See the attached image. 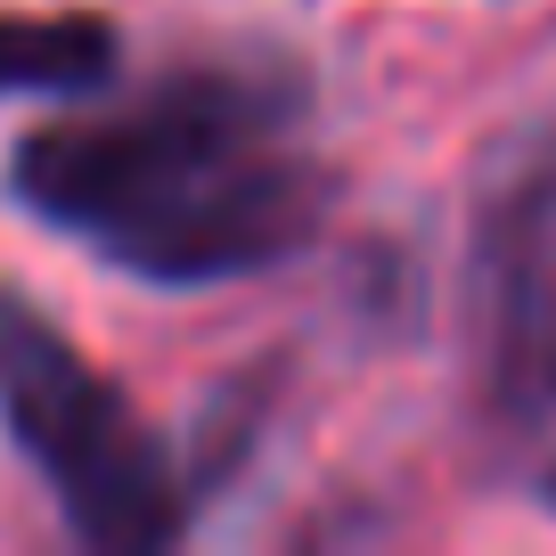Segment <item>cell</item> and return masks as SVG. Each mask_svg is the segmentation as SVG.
<instances>
[{
    "label": "cell",
    "instance_id": "obj_1",
    "mask_svg": "<svg viewBox=\"0 0 556 556\" xmlns=\"http://www.w3.org/2000/svg\"><path fill=\"white\" fill-rule=\"evenodd\" d=\"M9 197L139 287H229L328 229L336 164L312 148V90L278 58H197L131 99L74 106L9 148Z\"/></svg>",
    "mask_w": 556,
    "mask_h": 556
},
{
    "label": "cell",
    "instance_id": "obj_2",
    "mask_svg": "<svg viewBox=\"0 0 556 556\" xmlns=\"http://www.w3.org/2000/svg\"><path fill=\"white\" fill-rule=\"evenodd\" d=\"M0 434L99 556H156L189 532V475L115 377L0 278Z\"/></svg>",
    "mask_w": 556,
    "mask_h": 556
},
{
    "label": "cell",
    "instance_id": "obj_3",
    "mask_svg": "<svg viewBox=\"0 0 556 556\" xmlns=\"http://www.w3.org/2000/svg\"><path fill=\"white\" fill-rule=\"evenodd\" d=\"M467 384L500 442L556 426V115L516 131L475 180Z\"/></svg>",
    "mask_w": 556,
    "mask_h": 556
},
{
    "label": "cell",
    "instance_id": "obj_4",
    "mask_svg": "<svg viewBox=\"0 0 556 556\" xmlns=\"http://www.w3.org/2000/svg\"><path fill=\"white\" fill-rule=\"evenodd\" d=\"M123 66V41L90 9H0V99H90Z\"/></svg>",
    "mask_w": 556,
    "mask_h": 556
},
{
    "label": "cell",
    "instance_id": "obj_5",
    "mask_svg": "<svg viewBox=\"0 0 556 556\" xmlns=\"http://www.w3.org/2000/svg\"><path fill=\"white\" fill-rule=\"evenodd\" d=\"M540 500H548V516H556V467H548V475H540Z\"/></svg>",
    "mask_w": 556,
    "mask_h": 556
}]
</instances>
